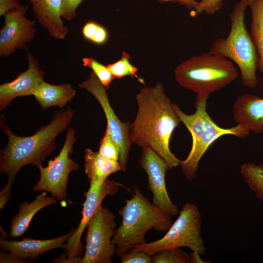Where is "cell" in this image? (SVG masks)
I'll return each mask as SVG.
<instances>
[{
  "mask_svg": "<svg viewBox=\"0 0 263 263\" xmlns=\"http://www.w3.org/2000/svg\"><path fill=\"white\" fill-rule=\"evenodd\" d=\"M140 164L148 177V184L153 194L152 203L172 217L178 213V209L168 193L165 173L168 169L164 161L150 148H142Z\"/></svg>",
  "mask_w": 263,
  "mask_h": 263,
  "instance_id": "4fadbf2b",
  "label": "cell"
},
{
  "mask_svg": "<svg viewBox=\"0 0 263 263\" xmlns=\"http://www.w3.org/2000/svg\"><path fill=\"white\" fill-rule=\"evenodd\" d=\"M251 11L250 35L259 58V70L263 75V0H248Z\"/></svg>",
  "mask_w": 263,
  "mask_h": 263,
  "instance_id": "44dd1931",
  "label": "cell"
},
{
  "mask_svg": "<svg viewBox=\"0 0 263 263\" xmlns=\"http://www.w3.org/2000/svg\"><path fill=\"white\" fill-rule=\"evenodd\" d=\"M78 86L93 94L101 106L107 119V128L119 149L118 161L122 171H126L130 150L132 144L131 124L129 122H123L118 118L110 103L106 88L92 71L90 72L89 77Z\"/></svg>",
  "mask_w": 263,
  "mask_h": 263,
  "instance_id": "30bf717a",
  "label": "cell"
},
{
  "mask_svg": "<svg viewBox=\"0 0 263 263\" xmlns=\"http://www.w3.org/2000/svg\"><path fill=\"white\" fill-rule=\"evenodd\" d=\"M84 168L90 184L102 183L111 174L122 171L118 161L106 158L88 148L84 151Z\"/></svg>",
  "mask_w": 263,
  "mask_h": 263,
  "instance_id": "ffe728a7",
  "label": "cell"
},
{
  "mask_svg": "<svg viewBox=\"0 0 263 263\" xmlns=\"http://www.w3.org/2000/svg\"><path fill=\"white\" fill-rule=\"evenodd\" d=\"M99 24L94 21H89L83 26L82 30L84 38L92 42Z\"/></svg>",
  "mask_w": 263,
  "mask_h": 263,
  "instance_id": "4dcf8cb0",
  "label": "cell"
},
{
  "mask_svg": "<svg viewBox=\"0 0 263 263\" xmlns=\"http://www.w3.org/2000/svg\"><path fill=\"white\" fill-rule=\"evenodd\" d=\"M28 66L13 80L0 85V109L4 110L18 97L33 95L44 81L45 73L32 54L27 52Z\"/></svg>",
  "mask_w": 263,
  "mask_h": 263,
  "instance_id": "5bb4252c",
  "label": "cell"
},
{
  "mask_svg": "<svg viewBox=\"0 0 263 263\" xmlns=\"http://www.w3.org/2000/svg\"><path fill=\"white\" fill-rule=\"evenodd\" d=\"M74 115L70 107L56 112L51 122L40 127L29 136H18L7 126L1 128L8 136L6 146L0 153V172L8 176V181L0 192V208L2 209L10 198L11 185L19 170L27 165L38 167L56 149V137L68 127Z\"/></svg>",
  "mask_w": 263,
  "mask_h": 263,
  "instance_id": "7a4b0ae2",
  "label": "cell"
},
{
  "mask_svg": "<svg viewBox=\"0 0 263 263\" xmlns=\"http://www.w3.org/2000/svg\"><path fill=\"white\" fill-rule=\"evenodd\" d=\"M130 56L125 52L122 53L121 57L117 61L107 65L114 78H121L125 76L136 77L139 81L144 83L143 79L137 75L138 69L130 62Z\"/></svg>",
  "mask_w": 263,
  "mask_h": 263,
  "instance_id": "603a6c76",
  "label": "cell"
},
{
  "mask_svg": "<svg viewBox=\"0 0 263 263\" xmlns=\"http://www.w3.org/2000/svg\"><path fill=\"white\" fill-rule=\"evenodd\" d=\"M98 152L103 157L113 160L118 161L119 149L107 128L101 139Z\"/></svg>",
  "mask_w": 263,
  "mask_h": 263,
  "instance_id": "484cf974",
  "label": "cell"
},
{
  "mask_svg": "<svg viewBox=\"0 0 263 263\" xmlns=\"http://www.w3.org/2000/svg\"><path fill=\"white\" fill-rule=\"evenodd\" d=\"M135 98L138 110L131 124L132 143L151 149L164 161L168 169L177 167L181 160L171 152L169 143L180 121L163 84L159 82L141 88Z\"/></svg>",
  "mask_w": 263,
  "mask_h": 263,
  "instance_id": "6da1fadb",
  "label": "cell"
},
{
  "mask_svg": "<svg viewBox=\"0 0 263 263\" xmlns=\"http://www.w3.org/2000/svg\"><path fill=\"white\" fill-rule=\"evenodd\" d=\"M201 215L197 207L193 203L187 202L164 237L132 249L152 256L164 249L186 247L195 254L203 255L206 248L201 233Z\"/></svg>",
  "mask_w": 263,
  "mask_h": 263,
  "instance_id": "52a82bcc",
  "label": "cell"
},
{
  "mask_svg": "<svg viewBox=\"0 0 263 263\" xmlns=\"http://www.w3.org/2000/svg\"><path fill=\"white\" fill-rule=\"evenodd\" d=\"M232 114L238 125L254 133L263 132V98L249 93L238 95Z\"/></svg>",
  "mask_w": 263,
  "mask_h": 263,
  "instance_id": "2e32d148",
  "label": "cell"
},
{
  "mask_svg": "<svg viewBox=\"0 0 263 263\" xmlns=\"http://www.w3.org/2000/svg\"><path fill=\"white\" fill-rule=\"evenodd\" d=\"M0 263H22L24 260L21 259L11 253H0Z\"/></svg>",
  "mask_w": 263,
  "mask_h": 263,
  "instance_id": "836d02e7",
  "label": "cell"
},
{
  "mask_svg": "<svg viewBox=\"0 0 263 263\" xmlns=\"http://www.w3.org/2000/svg\"><path fill=\"white\" fill-rule=\"evenodd\" d=\"M158 2H172L178 3L184 6L188 10H195L197 8L199 1L197 0H157Z\"/></svg>",
  "mask_w": 263,
  "mask_h": 263,
  "instance_id": "d6a6232c",
  "label": "cell"
},
{
  "mask_svg": "<svg viewBox=\"0 0 263 263\" xmlns=\"http://www.w3.org/2000/svg\"><path fill=\"white\" fill-rule=\"evenodd\" d=\"M73 229L61 236L46 240H36L30 238H23L21 241H9L0 238L2 249L24 260L38 257L43 253L56 248L63 247L64 243L75 232Z\"/></svg>",
  "mask_w": 263,
  "mask_h": 263,
  "instance_id": "e0dca14e",
  "label": "cell"
},
{
  "mask_svg": "<svg viewBox=\"0 0 263 263\" xmlns=\"http://www.w3.org/2000/svg\"><path fill=\"white\" fill-rule=\"evenodd\" d=\"M174 74L181 87L197 94L208 96L231 84L239 76L232 61L209 52L184 61Z\"/></svg>",
  "mask_w": 263,
  "mask_h": 263,
  "instance_id": "8992f818",
  "label": "cell"
},
{
  "mask_svg": "<svg viewBox=\"0 0 263 263\" xmlns=\"http://www.w3.org/2000/svg\"><path fill=\"white\" fill-rule=\"evenodd\" d=\"M84 0H62L61 16L67 20L74 19L79 6Z\"/></svg>",
  "mask_w": 263,
  "mask_h": 263,
  "instance_id": "f1b7e54d",
  "label": "cell"
},
{
  "mask_svg": "<svg viewBox=\"0 0 263 263\" xmlns=\"http://www.w3.org/2000/svg\"><path fill=\"white\" fill-rule=\"evenodd\" d=\"M151 257L153 263H191V256L179 247L164 249Z\"/></svg>",
  "mask_w": 263,
  "mask_h": 263,
  "instance_id": "cb8c5ba5",
  "label": "cell"
},
{
  "mask_svg": "<svg viewBox=\"0 0 263 263\" xmlns=\"http://www.w3.org/2000/svg\"><path fill=\"white\" fill-rule=\"evenodd\" d=\"M108 39V33L107 29L102 25L99 24L92 42L97 45H103L106 42Z\"/></svg>",
  "mask_w": 263,
  "mask_h": 263,
  "instance_id": "1f68e13d",
  "label": "cell"
},
{
  "mask_svg": "<svg viewBox=\"0 0 263 263\" xmlns=\"http://www.w3.org/2000/svg\"><path fill=\"white\" fill-rule=\"evenodd\" d=\"M76 92L70 83L54 85L43 81L33 95L41 108L45 109L55 106L63 108L73 99Z\"/></svg>",
  "mask_w": 263,
  "mask_h": 263,
  "instance_id": "ac0fdd59",
  "label": "cell"
},
{
  "mask_svg": "<svg viewBox=\"0 0 263 263\" xmlns=\"http://www.w3.org/2000/svg\"><path fill=\"white\" fill-rule=\"evenodd\" d=\"M208 97V95L197 94L195 101L196 111L191 114L185 113L178 105L173 103L180 122L185 125L192 136L190 151L180 164L182 172L189 181L195 178L201 159L210 146L219 137L230 134L244 139L250 132L240 125L228 129L218 126L207 112Z\"/></svg>",
  "mask_w": 263,
  "mask_h": 263,
  "instance_id": "277c9868",
  "label": "cell"
},
{
  "mask_svg": "<svg viewBox=\"0 0 263 263\" xmlns=\"http://www.w3.org/2000/svg\"><path fill=\"white\" fill-rule=\"evenodd\" d=\"M75 141V131L70 127L59 154L48 161L47 166L43 167L41 165L38 167L40 178L34 186L33 191L48 192L58 200L66 197L69 175L79 168L78 164L70 157Z\"/></svg>",
  "mask_w": 263,
  "mask_h": 263,
  "instance_id": "ba28073f",
  "label": "cell"
},
{
  "mask_svg": "<svg viewBox=\"0 0 263 263\" xmlns=\"http://www.w3.org/2000/svg\"><path fill=\"white\" fill-rule=\"evenodd\" d=\"M122 263H151V257L145 252L131 249L120 257Z\"/></svg>",
  "mask_w": 263,
  "mask_h": 263,
  "instance_id": "83f0119b",
  "label": "cell"
},
{
  "mask_svg": "<svg viewBox=\"0 0 263 263\" xmlns=\"http://www.w3.org/2000/svg\"><path fill=\"white\" fill-rule=\"evenodd\" d=\"M223 5V0H200L194 11L197 15L205 13L213 15L220 10Z\"/></svg>",
  "mask_w": 263,
  "mask_h": 263,
  "instance_id": "4316f807",
  "label": "cell"
},
{
  "mask_svg": "<svg viewBox=\"0 0 263 263\" xmlns=\"http://www.w3.org/2000/svg\"><path fill=\"white\" fill-rule=\"evenodd\" d=\"M132 189V197L119 211L122 222L112 240L116 246L115 255L120 258L131 249L145 243V234L150 229L165 232L172 223V217L151 203L138 187Z\"/></svg>",
  "mask_w": 263,
  "mask_h": 263,
  "instance_id": "3957f363",
  "label": "cell"
},
{
  "mask_svg": "<svg viewBox=\"0 0 263 263\" xmlns=\"http://www.w3.org/2000/svg\"><path fill=\"white\" fill-rule=\"evenodd\" d=\"M83 65L90 68L100 83L109 89L110 84L114 78L107 66L98 62L92 57H85L82 58Z\"/></svg>",
  "mask_w": 263,
  "mask_h": 263,
  "instance_id": "d4e9b609",
  "label": "cell"
},
{
  "mask_svg": "<svg viewBox=\"0 0 263 263\" xmlns=\"http://www.w3.org/2000/svg\"><path fill=\"white\" fill-rule=\"evenodd\" d=\"M29 5L13 9L4 16V23L0 30V56L6 58L18 50L26 49L35 38L36 20L28 19Z\"/></svg>",
  "mask_w": 263,
  "mask_h": 263,
  "instance_id": "7c38bea8",
  "label": "cell"
},
{
  "mask_svg": "<svg viewBox=\"0 0 263 263\" xmlns=\"http://www.w3.org/2000/svg\"><path fill=\"white\" fill-rule=\"evenodd\" d=\"M23 6L19 0H0V16H4L9 11Z\"/></svg>",
  "mask_w": 263,
  "mask_h": 263,
  "instance_id": "f546056e",
  "label": "cell"
},
{
  "mask_svg": "<svg viewBox=\"0 0 263 263\" xmlns=\"http://www.w3.org/2000/svg\"><path fill=\"white\" fill-rule=\"evenodd\" d=\"M55 197L47 196L46 192L38 195L30 202H23L19 207L18 213L13 217L10 224V236L16 238L21 236L27 230L35 214L43 208L55 204Z\"/></svg>",
  "mask_w": 263,
  "mask_h": 263,
  "instance_id": "d6986e66",
  "label": "cell"
},
{
  "mask_svg": "<svg viewBox=\"0 0 263 263\" xmlns=\"http://www.w3.org/2000/svg\"><path fill=\"white\" fill-rule=\"evenodd\" d=\"M240 172L250 189L263 202V164L244 163L240 167Z\"/></svg>",
  "mask_w": 263,
  "mask_h": 263,
  "instance_id": "7402d4cb",
  "label": "cell"
},
{
  "mask_svg": "<svg viewBox=\"0 0 263 263\" xmlns=\"http://www.w3.org/2000/svg\"><path fill=\"white\" fill-rule=\"evenodd\" d=\"M115 216L100 206L87 225L86 250L82 263H110L115 254L112 243L116 225Z\"/></svg>",
  "mask_w": 263,
  "mask_h": 263,
  "instance_id": "9c48e42d",
  "label": "cell"
},
{
  "mask_svg": "<svg viewBox=\"0 0 263 263\" xmlns=\"http://www.w3.org/2000/svg\"><path fill=\"white\" fill-rule=\"evenodd\" d=\"M122 186L120 183L108 178L102 183L90 184L88 190L85 193L86 199L83 204L80 223L63 246L68 256L66 261L73 263L81 262L82 258L79 256L82 252L81 238L83 231L104 198L108 196L115 195Z\"/></svg>",
  "mask_w": 263,
  "mask_h": 263,
  "instance_id": "8fae6325",
  "label": "cell"
},
{
  "mask_svg": "<svg viewBox=\"0 0 263 263\" xmlns=\"http://www.w3.org/2000/svg\"><path fill=\"white\" fill-rule=\"evenodd\" d=\"M248 0H240L231 12L230 30L225 38H220L211 44L209 52L234 62L238 67L243 85L254 89L258 85L257 72L259 55L244 22Z\"/></svg>",
  "mask_w": 263,
  "mask_h": 263,
  "instance_id": "5b68a950",
  "label": "cell"
},
{
  "mask_svg": "<svg viewBox=\"0 0 263 263\" xmlns=\"http://www.w3.org/2000/svg\"><path fill=\"white\" fill-rule=\"evenodd\" d=\"M38 23L56 39H64L69 29L61 16L62 0H27Z\"/></svg>",
  "mask_w": 263,
  "mask_h": 263,
  "instance_id": "9a60e30c",
  "label": "cell"
}]
</instances>
